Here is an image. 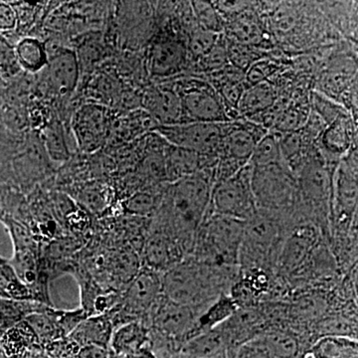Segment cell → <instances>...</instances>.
Masks as SVG:
<instances>
[{
  "instance_id": "obj_26",
  "label": "cell",
  "mask_w": 358,
  "mask_h": 358,
  "mask_svg": "<svg viewBox=\"0 0 358 358\" xmlns=\"http://www.w3.org/2000/svg\"><path fill=\"white\" fill-rule=\"evenodd\" d=\"M247 11L238 14L230 25L232 41L237 43L255 46L264 40V31L258 20L249 15Z\"/></svg>"
},
{
  "instance_id": "obj_27",
  "label": "cell",
  "mask_w": 358,
  "mask_h": 358,
  "mask_svg": "<svg viewBox=\"0 0 358 358\" xmlns=\"http://www.w3.org/2000/svg\"><path fill=\"white\" fill-rule=\"evenodd\" d=\"M37 307H41V305H31V303L20 300H0V329H11L32 313L43 312L48 308Z\"/></svg>"
},
{
  "instance_id": "obj_18",
  "label": "cell",
  "mask_w": 358,
  "mask_h": 358,
  "mask_svg": "<svg viewBox=\"0 0 358 358\" xmlns=\"http://www.w3.org/2000/svg\"><path fill=\"white\" fill-rule=\"evenodd\" d=\"M185 249L173 236L166 233H155L148 239L145 247V258L148 268L164 273L181 262Z\"/></svg>"
},
{
  "instance_id": "obj_40",
  "label": "cell",
  "mask_w": 358,
  "mask_h": 358,
  "mask_svg": "<svg viewBox=\"0 0 358 358\" xmlns=\"http://www.w3.org/2000/svg\"><path fill=\"white\" fill-rule=\"evenodd\" d=\"M20 67L15 48L0 36V71L7 74H15Z\"/></svg>"
},
{
  "instance_id": "obj_11",
  "label": "cell",
  "mask_w": 358,
  "mask_h": 358,
  "mask_svg": "<svg viewBox=\"0 0 358 358\" xmlns=\"http://www.w3.org/2000/svg\"><path fill=\"white\" fill-rule=\"evenodd\" d=\"M188 55L187 44L173 33H162L148 50V72L155 78L176 76L185 69Z\"/></svg>"
},
{
  "instance_id": "obj_22",
  "label": "cell",
  "mask_w": 358,
  "mask_h": 358,
  "mask_svg": "<svg viewBox=\"0 0 358 358\" xmlns=\"http://www.w3.org/2000/svg\"><path fill=\"white\" fill-rule=\"evenodd\" d=\"M277 98V91L270 81L248 87L238 105V115L251 117L263 114L274 107Z\"/></svg>"
},
{
  "instance_id": "obj_14",
  "label": "cell",
  "mask_w": 358,
  "mask_h": 358,
  "mask_svg": "<svg viewBox=\"0 0 358 358\" xmlns=\"http://www.w3.org/2000/svg\"><path fill=\"white\" fill-rule=\"evenodd\" d=\"M143 107L159 126L185 124L182 106L173 85H157L143 96Z\"/></svg>"
},
{
  "instance_id": "obj_32",
  "label": "cell",
  "mask_w": 358,
  "mask_h": 358,
  "mask_svg": "<svg viewBox=\"0 0 358 358\" xmlns=\"http://www.w3.org/2000/svg\"><path fill=\"white\" fill-rule=\"evenodd\" d=\"M200 69L206 73H217L230 65L228 55L227 37L220 34L217 42L212 47L210 51L199 61Z\"/></svg>"
},
{
  "instance_id": "obj_35",
  "label": "cell",
  "mask_w": 358,
  "mask_h": 358,
  "mask_svg": "<svg viewBox=\"0 0 358 358\" xmlns=\"http://www.w3.org/2000/svg\"><path fill=\"white\" fill-rule=\"evenodd\" d=\"M312 105L313 112L319 115L327 126L331 124L341 115L350 113L345 106L315 91L312 94Z\"/></svg>"
},
{
  "instance_id": "obj_1",
  "label": "cell",
  "mask_w": 358,
  "mask_h": 358,
  "mask_svg": "<svg viewBox=\"0 0 358 358\" xmlns=\"http://www.w3.org/2000/svg\"><path fill=\"white\" fill-rule=\"evenodd\" d=\"M239 275V267H220L193 258L162 273L164 296L202 313L223 294H230Z\"/></svg>"
},
{
  "instance_id": "obj_3",
  "label": "cell",
  "mask_w": 358,
  "mask_h": 358,
  "mask_svg": "<svg viewBox=\"0 0 358 358\" xmlns=\"http://www.w3.org/2000/svg\"><path fill=\"white\" fill-rule=\"evenodd\" d=\"M289 230L277 215L259 210L245 222L239 270L277 273L278 260Z\"/></svg>"
},
{
  "instance_id": "obj_15",
  "label": "cell",
  "mask_w": 358,
  "mask_h": 358,
  "mask_svg": "<svg viewBox=\"0 0 358 358\" xmlns=\"http://www.w3.org/2000/svg\"><path fill=\"white\" fill-rule=\"evenodd\" d=\"M48 55L45 69L53 93L59 96L73 93L81 77L76 53L66 47H59Z\"/></svg>"
},
{
  "instance_id": "obj_6",
  "label": "cell",
  "mask_w": 358,
  "mask_h": 358,
  "mask_svg": "<svg viewBox=\"0 0 358 358\" xmlns=\"http://www.w3.org/2000/svg\"><path fill=\"white\" fill-rule=\"evenodd\" d=\"M164 294L162 273L150 268H143L129 282L124 293L113 308V324L120 326L131 322H143Z\"/></svg>"
},
{
  "instance_id": "obj_41",
  "label": "cell",
  "mask_w": 358,
  "mask_h": 358,
  "mask_svg": "<svg viewBox=\"0 0 358 358\" xmlns=\"http://www.w3.org/2000/svg\"><path fill=\"white\" fill-rule=\"evenodd\" d=\"M17 23V13L13 6L0 3V30L13 29Z\"/></svg>"
},
{
  "instance_id": "obj_31",
  "label": "cell",
  "mask_w": 358,
  "mask_h": 358,
  "mask_svg": "<svg viewBox=\"0 0 358 358\" xmlns=\"http://www.w3.org/2000/svg\"><path fill=\"white\" fill-rule=\"evenodd\" d=\"M96 35H98L96 33H94L91 36L85 37L83 41L80 43V46H78L77 52H75L81 75L87 73V71L94 69L96 63L103 55L101 36H96Z\"/></svg>"
},
{
  "instance_id": "obj_28",
  "label": "cell",
  "mask_w": 358,
  "mask_h": 358,
  "mask_svg": "<svg viewBox=\"0 0 358 358\" xmlns=\"http://www.w3.org/2000/svg\"><path fill=\"white\" fill-rule=\"evenodd\" d=\"M279 138L275 134L268 133L257 143L250 164L253 167H264L282 164Z\"/></svg>"
},
{
  "instance_id": "obj_4",
  "label": "cell",
  "mask_w": 358,
  "mask_h": 358,
  "mask_svg": "<svg viewBox=\"0 0 358 358\" xmlns=\"http://www.w3.org/2000/svg\"><path fill=\"white\" fill-rule=\"evenodd\" d=\"M245 222L209 212L200 226L192 258L220 267H239Z\"/></svg>"
},
{
  "instance_id": "obj_2",
  "label": "cell",
  "mask_w": 358,
  "mask_h": 358,
  "mask_svg": "<svg viewBox=\"0 0 358 358\" xmlns=\"http://www.w3.org/2000/svg\"><path fill=\"white\" fill-rule=\"evenodd\" d=\"M214 169L171 183L169 193L173 236L183 249L192 251L200 226L210 211Z\"/></svg>"
},
{
  "instance_id": "obj_37",
  "label": "cell",
  "mask_w": 358,
  "mask_h": 358,
  "mask_svg": "<svg viewBox=\"0 0 358 358\" xmlns=\"http://www.w3.org/2000/svg\"><path fill=\"white\" fill-rule=\"evenodd\" d=\"M278 70H279V66L277 63L268 59L261 58L260 60L256 61L245 72V84L247 88L263 82L270 81V78L275 75Z\"/></svg>"
},
{
  "instance_id": "obj_19",
  "label": "cell",
  "mask_w": 358,
  "mask_h": 358,
  "mask_svg": "<svg viewBox=\"0 0 358 358\" xmlns=\"http://www.w3.org/2000/svg\"><path fill=\"white\" fill-rule=\"evenodd\" d=\"M113 327L114 324L108 313L90 315L69 334L68 338L74 341L80 348L88 345L108 348L114 333Z\"/></svg>"
},
{
  "instance_id": "obj_21",
  "label": "cell",
  "mask_w": 358,
  "mask_h": 358,
  "mask_svg": "<svg viewBox=\"0 0 358 358\" xmlns=\"http://www.w3.org/2000/svg\"><path fill=\"white\" fill-rule=\"evenodd\" d=\"M147 345H150V331L148 324L141 320L117 327L110 343V350L119 358Z\"/></svg>"
},
{
  "instance_id": "obj_8",
  "label": "cell",
  "mask_w": 358,
  "mask_h": 358,
  "mask_svg": "<svg viewBox=\"0 0 358 358\" xmlns=\"http://www.w3.org/2000/svg\"><path fill=\"white\" fill-rule=\"evenodd\" d=\"M173 85L180 99L185 122L222 124L232 121L217 91L209 82L192 77L183 78Z\"/></svg>"
},
{
  "instance_id": "obj_36",
  "label": "cell",
  "mask_w": 358,
  "mask_h": 358,
  "mask_svg": "<svg viewBox=\"0 0 358 358\" xmlns=\"http://www.w3.org/2000/svg\"><path fill=\"white\" fill-rule=\"evenodd\" d=\"M228 41V55H229V63L232 67L246 72L250 66L260 60L258 53H256L253 46L237 43L232 40L227 39Z\"/></svg>"
},
{
  "instance_id": "obj_12",
  "label": "cell",
  "mask_w": 358,
  "mask_h": 358,
  "mask_svg": "<svg viewBox=\"0 0 358 358\" xmlns=\"http://www.w3.org/2000/svg\"><path fill=\"white\" fill-rule=\"evenodd\" d=\"M268 133L263 126L253 122H225L218 159L233 160L243 166L249 164L257 143Z\"/></svg>"
},
{
  "instance_id": "obj_29",
  "label": "cell",
  "mask_w": 358,
  "mask_h": 358,
  "mask_svg": "<svg viewBox=\"0 0 358 358\" xmlns=\"http://www.w3.org/2000/svg\"><path fill=\"white\" fill-rule=\"evenodd\" d=\"M0 292L14 300L27 301L29 289L16 274L13 266L0 258Z\"/></svg>"
},
{
  "instance_id": "obj_9",
  "label": "cell",
  "mask_w": 358,
  "mask_h": 358,
  "mask_svg": "<svg viewBox=\"0 0 358 358\" xmlns=\"http://www.w3.org/2000/svg\"><path fill=\"white\" fill-rule=\"evenodd\" d=\"M224 124L225 122H185L157 126L154 131L173 147L218 159L222 145Z\"/></svg>"
},
{
  "instance_id": "obj_44",
  "label": "cell",
  "mask_w": 358,
  "mask_h": 358,
  "mask_svg": "<svg viewBox=\"0 0 358 358\" xmlns=\"http://www.w3.org/2000/svg\"><path fill=\"white\" fill-rule=\"evenodd\" d=\"M346 162L348 164H352V166L358 167V124L355 127L352 147H350V152L346 155Z\"/></svg>"
},
{
  "instance_id": "obj_30",
  "label": "cell",
  "mask_w": 358,
  "mask_h": 358,
  "mask_svg": "<svg viewBox=\"0 0 358 358\" xmlns=\"http://www.w3.org/2000/svg\"><path fill=\"white\" fill-rule=\"evenodd\" d=\"M192 15L197 24L208 31L222 34L224 21L213 2L192 1Z\"/></svg>"
},
{
  "instance_id": "obj_39",
  "label": "cell",
  "mask_w": 358,
  "mask_h": 358,
  "mask_svg": "<svg viewBox=\"0 0 358 358\" xmlns=\"http://www.w3.org/2000/svg\"><path fill=\"white\" fill-rule=\"evenodd\" d=\"M155 199L154 195L148 192L136 193L127 202L126 208L129 213L145 215L154 210Z\"/></svg>"
},
{
  "instance_id": "obj_17",
  "label": "cell",
  "mask_w": 358,
  "mask_h": 358,
  "mask_svg": "<svg viewBox=\"0 0 358 358\" xmlns=\"http://www.w3.org/2000/svg\"><path fill=\"white\" fill-rule=\"evenodd\" d=\"M275 358H303L308 355L312 343L288 327H275L260 336Z\"/></svg>"
},
{
  "instance_id": "obj_42",
  "label": "cell",
  "mask_w": 358,
  "mask_h": 358,
  "mask_svg": "<svg viewBox=\"0 0 358 358\" xmlns=\"http://www.w3.org/2000/svg\"><path fill=\"white\" fill-rule=\"evenodd\" d=\"M76 240L64 239L61 241L54 242L51 247V254L54 258L56 257H64L70 255L72 252L76 251L79 248Z\"/></svg>"
},
{
  "instance_id": "obj_5",
  "label": "cell",
  "mask_w": 358,
  "mask_h": 358,
  "mask_svg": "<svg viewBox=\"0 0 358 358\" xmlns=\"http://www.w3.org/2000/svg\"><path fill=\"white\" fill-rule=\"evenodd\" d=\"M253 166L247 164L226 180L213 185L211 213L246 222L259 212L252 185Z\"/></svg>"
},
{
  "instance_id": "obj_7",
  "label": "cell",
  "mask_w": 358,
  "mask_h": 358,
  "mask_svg": "<svg viewBox=\"0 0 358 358\" xmlns=\"http://www.w3.org/2000/svg\"><path fill=\"white\" fill-rule=\"evenodd\" d=\"M252 185L259 210L274 215L275 212L289 208L299 194L298 179L285 162L253 167Z\"/></svg>"
},
{
  "instance_id": "obj_34",
  "label": "cell",
  "mask_w": 358,
  "mask_h": 358,
  "mask_svg": "<svg viewBox=\"0 0 358 358\" xmlns=\"http://www.w3.org/2000/svg\"><path fill=\"white\" fill-rule=\"evenodd\" d=\"M219 36L220 34L205 30L197 24L196 27L190 31L188 37V54L195 60L199 61L211 50L212 47L217 42Z\"/></svg>"
},
{
  "instance_id": "obj_13",
  "label": "cell",
  "mask_w": 358,
  "mask_h": 358,
  "mask_svg": "<svg viewBox=\"0 0 358 358\" xmlns=\"http://www.w3.org/2000/svg\"><path fill=\"white\" fill-rule=\"evenodd\" d=\"M358 71V61L350 54H339L329 60L317 80V93L343 105Z\"/></svg>"
},
{
  "instance_id": "obj_10",
  "label": "cell",
  "mask_w": 358,
  "mask_h": 358,
  "mask_svg": "<svg viewBox=\"0 0 358 358\" xmlns=\"http://www.w3.org/2000/svg\"><path fill=\"white\" fill-rule=\"evenodd\" d=\"M72 129L78 147L85 154H93L106 145L110 136V115L108 108L86 103L74 113Z\"/></svg>"
},
{
  "instance_id": "obj_16",
  "label": "cell",
  "mask_w": 358,
  "mask_h": 358,
  "mask_svg": "<svg viewBox=\"0 0 358 358\" xmlns=\"http://www.w3.org/2000/svg\"><path fill=\"white\" fill-rule=\"evenodd\" d=\"M357 124L350 113L341 115L327 126L319 138V150L329 166H338L352 147Z\"/></svg>"
},
{
  "instance_id": "obj_23",
  "label": "cell",
  "mask_w": 358,
  "mask_h": 358,
  "mask_svg": "<svg viewBox=\"0 0 358 358\" xmlns=\"http://www.w3.org/2000/svg\"><path fill=\"white\" fill-rule=\"evenodd\" d=\"M313 358H358V339L327 336L317 338L310 348Z\"/></svg>"
},
{
  "instance_id": "obj_20",
  "label": "cell",
  "mask_w": 358,
  "mask_h": 358,
  "mask_svg": "<svg viewBox=\"0 0 358 358\" xmlns=\"http://www.w3.org/2000/svg\"><path fill=\"white\" fill-rule=\"evenodd\" d=\"M227 341L220 327L195 336L181 348L178 355L185 358H228Z\"/></svg>"
},
{
  "instance_id": "obj_38",
  "label": "cell",
  "mask_w": 358,
  "mask_h": 358,
  "mask_svg": "<svg viewBox=\"0 0 358 358\" xmlns=\"http://www.w3.org/2000/svg\"><path fill=\"white\" fill-rule=\"evenodd\" d=\"M228 358H275L268 352L261 338H256L238 348Z\"/></svg>"
},
{
  "instance_id": "obj_43",
  "label": "cell",
  "mask_w": 358,
  "mask_h": 358,
  "mask_svg": "<svg viewBox=\"0 0 358 358\" xmlns=\"http://www.w3.org/2000/svg\"><path fill=\"white\" fill-rule=\"evenodd\" d=\"M108 348L96 345L84 346L77 352V358H108Z\"/></svg>"
},
{
  "instance_id": "obj_33",
  "label": "cell",
  "mask_w": 358,
  "mask_h": 358,
  "mask_svg": "<svg viewBox=\"0 0 358 358\" xmlns=\"http://www.w3.org/2000/svg\"><path fill=\"white\" fill-rule=\"evenodd\" d=\"M45 145L49 157L54 162H64L69 159V150L66 143L64 131L58 122L47 127L44 133Z\"/></svg>"
},
{
  "instance_id": "obj_47",
  "label": "cell",
  "mask_w": 358,
  "mask_h": 358,
  "mask_svg": "<svg viewBox=\"0 0 358 358\" xmlns=\"http://www.w3.org/2000/svg\"><path fill=\"white\" fill-rule=\"evenodd\" d=\"M303 358H313V357H310V355H306V357H303Z\"/></svg>"
},
{
  "instance_id": "obj_46",
  "label": "cell",
  "mask_w": 358,
  "mask_h": 358,
  "mask_svg": "<svg viewBox=\"0 0 358 358\" xmlns=\"http://www.w3.org/2000/svg\"><path fill=\"white\" fill-rule=\"evenodd\" d=\"M355 289H357V307H358V281H357V284L355 285Z\"/></svg>"
},
{
  "instance_id": "obj_24",
  "label": "cell",
  "mask_w": 358,
  "mask_h": 358,
  "mask_svg": "<svg viewBox=\"0 0 358 358\" xmlns=\"http://www.w3.org/2000/svg\"><path fill=\"white\" fill-rule=\"evenodd\" d=\"M238 308L236 301L230 294L219 296L200 315L195 329V336L221 326L237 312Z\"/></svg>"
},
{
  "instance_id": "obj_45",
  "label": "cell",
  "mask_w": 358,
  "mask_h": 358,
  "mask_svg": "<svg viewBox=\"0 0 358 358\" xmlns=\"http://www.w3.org/2000/svg\"><path fill=\"white\" fill-rule=\"evenodd\" d=\"M122 358H157L150 345L143 346L136 352L129 353Z\"/></svg>"
},
{
  "instance_id": "obj_25",
  "label": "cell",
  "mask_w": 358,
  "mask_h": 358,
  "mask_svg": "<svg viewBox=\"0 0 358 358\" xmlns=\"http://www.w3.org/2000/svg\"><path fill=\"white\" fill-rule=\"evenodd\" d=\"M16 57L23 69L30 73L39 72L48 63L46 45L34 37H25L15 47Z\"/></svg>"
}]
</instances>
